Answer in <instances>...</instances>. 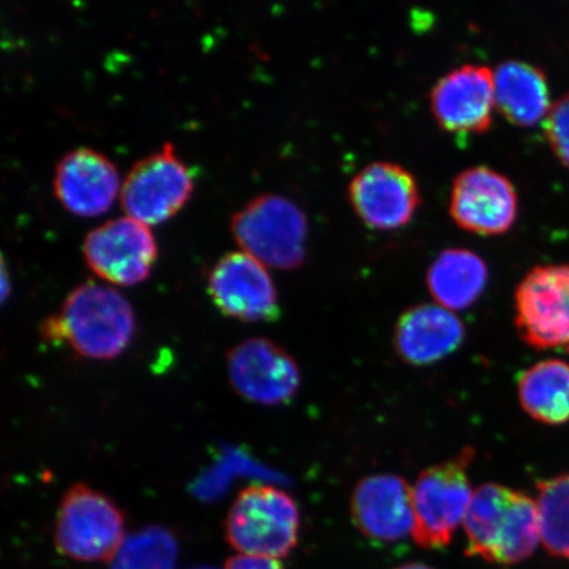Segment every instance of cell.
Returning <instances> with one entry per match:
<instances>
[{
	"mask_svg": "<svg viewBox=\"0 0 569 569\" xmlns=\"http://www.w3.org/2000/svg\"><path fill=\"white\" fill-rule=\"evenodd\" d=\"M137 320L130 302L116 289L83 282L70 291L60 315L42 323V337L67 343L82 358L110 360L130 346Z\"/></svg>",
	"mask_w": 569,
	"mask_h": 569,
	"instance_id": "1",
	"label": "cell"
},
{
	"mask_svg": "<svg viewBox=\"0 0 569 569\" xmlns=\"http://www.w3.org/2000/svg\"><path fill=\"white\" fill-rule=\"evenodd\" d=\"M301 516L297 503L283 490L252 486L241 490L227 515V542L240 555L280 559L298 543Z\"/></svg>",
	"mask_w": 569,
	"mask_h": 569,
	"instance_id": "2",
	"label": "cell"
},
{
	"mask_svg": "<svg viewBox=\"0 0 569 569\" xmlns=\"http://www.w3.org/2000/svg\"><path fill=\"white\" fill-rule=\"evenodd\" d=\"M473 459V448L465 447L457 457L427 468L418 476L411 488L415 513L411 536L422 549H443L465 521L473 497L468 478Z\"/></svg>",
	"mask_w": 569,
	"mask_h": 569,
	"instance_id": "3",
	"label": "cell"
},
{
	"mask_svg": "<svg viewBox=\"0 0 569 569\" xmlns=\"http://www.w3.org/2000/svg\"><path fill=\"white\" fill-rule=\"evenodd\" d=\"M122 510L84 483L63 495L57 511L54 545L63 557L83 563H109L124 545Z\"/></svg>",
	"mask_w": 569,
	"mask_h": 569,
	"instance_id": "4",
	"label": "cell"
},
{
	"mask_svg": "<svg viewBox=\"0 0 569 569\" xmlns=\"http://www.w3.org/2000/svg\"><path fill=\"white\" fill-rule=\"evenodd\" d=\"M231 230L240 248L264 266L295 269L305 260L308 220L287 197H254L233 213Z\"/></svg>",
	"mask_w": 569,
	"mask_h": 569,
	"instance_id": "5",
	"label": "cell"
},
{
	"mask_svg": "<svg viewBox=\"0 0 569 569\" xmlns=\"http://www.w3.org/2000/svg\"><path fill=\"white\" fill-rule=\"evenodd\" d=\"M516 326L538 351H569V266L536 267L516 291Z\"/></svg>",
	"mask_w": 569,
	"mask_h": 569,
	"instance_id": "6",
	"label": "cell"
},
{
	"mask_svg": "<svg viewBox=\"0 0 569 569\" xmlns=\"http://www.w3.org/2000/svg\"><path fill=\"white\" fill-rule=\"evenodd\" d=\"M193 177L166 142L160 149L133 163L120 188V203L128 217L144 224L160 223L188 201Z\"/></svg>",
	"mask_w": 569,
	"mask_h": 569,
	"instance_id": "7",
	"label": "cell"
},
{
	"mask_svg": "<svg viewBox=\"0 0 569 569\" xmlns=\"http://www.w3.org/2000/svg\"><path fill=\"white\" fill-rule=\"evenodd\" d=\"M82 249L92 272L118 284L146 280L158 254L148 226L128 216L109 219L90 230Z\"/></svg>",
	"mask_w": 569,
	"mask_h": 569,
	"instance_id": "8",
	"label": "cell"
},
{
	"mask_svg": "<svg viewBox=\"0 0 569 569\" xmlns=\"http://www.w3.org/2000/svg\"><path fill=\"white\" fill-rule=\"evenodd\" d=\"M227 367L233 390L253 403L280 407L300 389L301 373L293 356L264 338L232 348Z\"/></svg>",
	"mask_w": 569,
	"mask_h": 569,
	"instance_id": "9",
	"label": "cell"
},
{
	"mask_svg": "<svg viewBox=\"0 0 569 569\" xmlns=\"http://www.w3.org/2000/svg\"><path fill=\"white\" fill-rule=\"evenodd\" d=\"M209 291L224 316L243 322H273L281 315L279 296L266 266L244 251L229 252L212 267Z\"/></svg>",
	"mask_w": 569,
	"mask_h": 569,
	"instance_id": "10",
	"label": "cell"
},
{
	"mask_svg": "<svg viewBox=\"0 0 569 569\" xmlns=\"http://www.w3.org/2000/svg\"><path fill=\"white\" fill-rule=\"evenodd\" d=\"M518 198L507 176L489 167H472L455 178L450 213L455 223L473 233L501 234L515 224Z\"/></svg>",
	"mask_w": 569,
	"mask_h": 569,
	"instance_id": "11",
	"label": "cell"
},
{
	"mask_svg": "<svg viewBox=\"0 0 569 569\" xmlns=\"http://www.w3.org/2000/svg\"><path fill=\"white\" fill-rule=\"evenodd\" d=\"M350 199L362 222L376 230L408 224L421 202L415 176L388 161L362 168L350 183Z\"/></svg>",
	"mask_w": 569,
	"mask_h": 569,
	"instance_id": "12",
	"label": "cell"
},
{
	"mask_svg": "<svg viewBox=\"0 0 569 569\" xmlns=\"http://www.w3.org/2000/svg\"><path fill=\"white\" fill-rule=\"evenodd\" d=\"M430 102L433 117L445 130L486 132L496 107L493 70L467 63L448 71L433 84Z\"/></svg>",
	"mask_w": 569,
	"mask_h": 569,
	"instance_id": "13",
	"label": "cell"
},
{
	"mask_svg": "<svg viewBox=\"0 0 569 569\" xmlns=\"http://www.w3.org/2000/svg\"><path fill=\"white\" fill-rule=\"evenodd\" d=\"M351 515L362 536L382 543L398 542L412 533L411 488L397 475H373L356 486Z\"/></svg>",
	"mask_w": 569,
	"mask_h": 569,
	"instance_id": "14",
	"label": "cell"
},
{
	"mask_svg": "<svg viewBox=\"0 0 569 569\" xmlns=\"http://www.w3.org/2000/svg\"><path fill=\"white\" fill-rule=\"evenodd\" d=\"M54 194L63 208L82 217H94L110 208L119 188L117 168L90 148H77L57 162Z\"/></svg>",
	"mask_w": 569,
	"mask_h": 569,
	"instance_id": "15",
	"label": "cell"
},
{
	"mask_svg": "<svg viewBox=\"0 0 569 569\" xmlns=\"http://www.w3.org/2000/svg\"><path fill=\"white\" fill-rule=\"evenodd\" d=\"M466 339V326L440 305L412 306L398 319L395 348L410 366L425 367L450 356Z\"/></svg>",
	"mask_w": 569,
	"mask_h": 569,
	"instance_id": "16",
	"label": "cell"
},
{
	"mask_svg": "<svg viewBox=\"0 0 569 569\" xmlns=\"http://www.w3.org/2000/svg\"><path fill=\"white\" fill-rule=\"evenodd\" d=\"M493 76L496 107L509 122L532 127L549 116L552 106L549 82L542 69L529 62L509 60L501 62Z\"/></svg>",
	"mask_w": 569,
	"mask_h": 569,
	"instance_id": "17",
	"label": "cell"
},
{
	"mask_svg": "<svg viewBox=\"0 0 569 569\" xmlns=\"http://www.w3.org/2000/svg\"><path fill=\"white\" fill-rule=\"evenodd\" d=\"M486 261L466 248H448L427 270V288L451 311L466 310L479 300L488 283Z\"/></svg>",
	"mask_w": 569,
	"mask_h": 569,
	"instance_id": "18",
	"label": "cell"
},
{
	"mask_svg": "<svg viewBox=\"0 0 569 569\" xmlns=\"http://www.w3.org/2000/svg\"><path fill=\"white\" fill-rule=\"evenodd\" d=\"M521 407L538 422H569V365L552 359L538 362L519 376Z\"/></svg>",
	"mask_w": 569,
	"mask_h": 569,
	"instance_id": "19",
	"label": "cell"
},
{
	"mask_svg": "<svg viewBox=\"0 0 569 569\" xmlns=\"http://www.w3.org/2000/svg\"><path fill=\"white\" fill-rule=\"evenodd\" d=\"M515 490L500 483H483L473 493L465 518L468 557L495 559L498 539L507 519Z\"/></svg>",
	"mask_w": 569,
	"mask_h": 569,
	"instance_id": "20",
	"label": "cell"
},
{
	"mask_svg": "<svg viewBox=\"0 0 569 569\" xmlns=\"http://www.w3.org/2000/svg\"><path fill=\"white\" fill-rule=\"evenodd\" d=\"M540 540L538 503L515 490L498 539L493 563L516 565L531 557Z\"/></svg>",
	"mask_w": 569,
	"mask_h": 569,
	"instance_id": "21",
	"label": "cell"
},
{
	"mask_svg": "<svg viewBox=\"0 0 569 569\" xmlns=\"http://www.w3.org/2000/svg\"><path fill=\"white\" fill-rule=\"evenodd\" d=\"M540 540L547 552L569 560V473L539 481Z\"/></svg>",
	"mask_w": 569,
	"mask_h": 569,
	"instance_id": "22",
	"label": "cell"
},
{
	"mask_svg": "<svg viewBox=\"0 0 569 569\" xmlns=\"http://www.w3.org/2000/svg\"><path fill=\"white\" fill-rule=\"evenodd\" d=\"M176 540L167 530L151 528L126 540L112 569H173Z\"/></svg>",
	"mask_w": 569,
	"mask_h": 569,
	"instance_id": "23",
	"label": "cell"
},
{
	"mask_svg": "<svg viewBox=\"0 0 569 569\" xmlns=\"http://www.w3.org/2000/svg\"><path fill=\"white\" fill-rule=\"evenodd\" d=\"M545 132L553 153L569 168V94L552 104Z\"/></svg>",
	"mask_w": 569,
	"mask_h": 569,
	"instance_id": "24",
	"label": "cell"
},
{
	"mask_svg": "<svg viewBox=\"0 0 569 569\" xmlns=\"http://www.w3.org/2000/svg\"><path fill=\"white\" fill-rule=\"evenodd\" d=\"M224 569H284L277 559L238 555L227 561Z\"/></svg>",
	"mask_w": 569,
	"mask_h": 569,
	"instance_id": "25",
	"label": "cell"
},
{
	"mask_svg": "<svg viewBox=\"0 0 569 569\" xmlns=\"http://www.w3.org/2000/svg\"><path fill=\"white\" fill-rule=\"evenodd\" d=\"M396 569H433V568L426 566V565H421V563H410V565H405V566L398 567Z\"/></svg>",
	"mask_w": 569,
	"mask_h": 569,
	"instance_id": "26",
	"label": "cell"
},
{
	"mask_svg": "<svg viewBox=\"0 0 569 569\" xmlns=\"http://www.w3.org/2000/svg\"><path fill=\"white\" fill-rule=\"evenodd\" d=\"M2 279H3V298L7 297V293H9V284H7V273H6V269H4V262H2Z\"/></svg>",
	"mask_w": 569,
	"mask_h": 569,
	"instance_id": "27",
	"label": "cell"
}]
</instances>
